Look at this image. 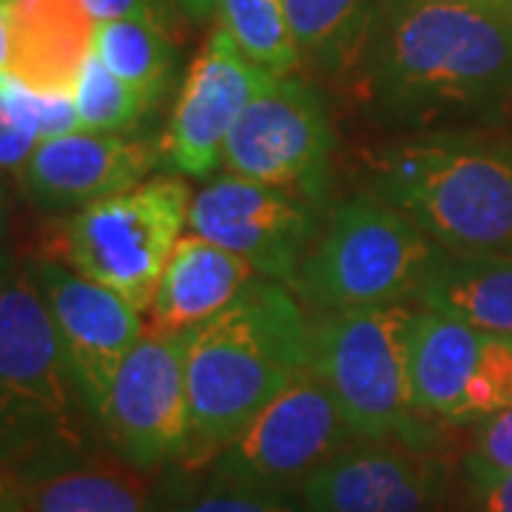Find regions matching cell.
<instances>
[{"label":"cell","mask_w":512,"mask_h":512,"mask_svg":"<svg viewBox=\"0 0 512 512\" xmlns=\"http://www.w3.org/2000/svg\"><path fill=\"white\" fill-rule=\"evenodd\" d=\"M362 66L370 97L393 114L484 109L512 92V18L444 0H387Z\"/></svg>","instance_id":"6da1fadb"},{"label":"cell","mask_w":512,"mask_h":512,"mask_svg":"<svg viewBox=\"0 0 512 512\" xmlns=\"http://www.w3.org/2000/svg\"><path fill=\"white\" fill-rule=\"evenodd\" d=\"M311 325L279 282H256L185 333L188 464L214 461L308 367Z\"/></svg>","instance_id":"7a4b0ae2"},{"label":"cell","mask_w":512,"mask_h":512,"mask_svg":"<svg viewBox=\"0 0 512 512\" xmlns=\"http://www.w3.org/2000/svg\"><path fill=\"white\" fill-rule=\"evenodd\" d=\"M367 194L453 254H512V140L433 131L373 151Z\"/></svg>","instance_id":"3957f363"},{"label":"cell","mask_w":512,"mask_h":512,"mask_svg":"<svg viewBox=\"0 0 512 512\" xmlns=\"http://www.w3.org/2000/svg\"><path fill=\"white\" fill-rule=\"evenodd\" d=\"M439 245L373 194L330 214L296 276V291L322 313L416 299Z\"/></svg>","instance_id":"277c9868"},{"label":"cell","mask_w":512,"mask_h":512,"mask_svg":"<svg viewBox=\"0 0 512 512\" xmlns=\"http://www.w3.org/2000/svg\"><path fill=\"white\" fill-rule=\"evenodd\" d=\"M413 311L373 305L322 313L308 336V367L325 382L359 439H390L416 413L407 330Z\"/></svg>","instance_id":"5b68a950"},{"label":"cell","mask_w":512,"mask_h":512,"mask_svg":"<svg viewBox=\"0 0 512 512\" xmlns=\"http://www.w3.org/2000/svg\"><path fill=\"white\" fill-rule=\"evenodd\" d=\"M191 188L180 177H151L89 202L66 225L63 254L74 271L148 311L165 262L183 237Z\"/></svg>","instance_id":"8992f818"},{"label":"cell","mask_w":512,"mask_h":512,"mask_svg":"<svg viewBox=\"0 0 512 512\" xmlns=\"http://www.w3.org/2000/svg\"><path fill=\"white\" fill-rule=\"evenodd\" d=\"M359 436L325 382L305 367L211 461V476L268 493L299 487Z\"/></svg>","instance_id":"52a82bcc"},{"label":"cell","mask_w":512,"mask_h":512,"mask_svg":"<svg viewBox=\"0 0 512 512\" xmlns=\"http://www.w3.org/2000/svg\"><path fill=\"white\" fill-rule=\"evenodd\" d=\"M0 387L6 447L72 439V370L29 271L6 276L0 293Z\"/></svg>","instance_id":"ba28073f"},{"label":"cell","mask_w":512,"mask_h":512,"mask_svg":"<svg viewBox=\"0 0 512 512\" xmlns=\"http://www.w3.org/2000/svg\"><path fill=\"white\" fill-rule=\"evenodd\" d=\"M416 413L487 419L512 407V339L439 311H413L407 330Z\"/></svg>","instance_id":"9c48e42d"},{"label":"cell","mask_w":512,"mask_h":512,"mask_svg":"<svg viewBox=\"0 0 512 512\" xmlns=\"http://www.w3.org/2000/svg\"><path fill=\"white\" fill-rule=\"evenodd\" d=\"M94 419L111 450L137 470L183 458L188 450L185 333L143 330Z\"/></svg>","instance_id":"30bf717a"},{"label":"cell","mask_w":512,"mask_h":512,"mask_svg":"<svg viewBox=\"0 0 512 512\" xmlns=\"http://www.w3.org/2000/svg\"><path fill=\"white\" fill-rule=\"evenodd\" d=\"M330 126L325 106L296 77H274L231 128L222 168L234 177L322 197Z\"/></svg>","instance_id":"8fae6325"},{"label":"cell","mask_w":512,"mask_h":512,"mask_svg":"<svg viewBox=\"0 0 512 512\" xmlns=\"http://www.w3.org/2000/svg\"><path fill=\"white\" fill-rule=\"evenodd\" d=\"M191 234L211 239L279 285H296L311 248L313 217L302 194L225 174L191 200Z\"/></svg>","instance_id":"7c38bea8"},{"label":"cell","mask_w":512,"mask_h":512,"mask_svg":"<svg viewBox=\"0 0 512 512\" xmlns=\"http://www.w3.org/2000/svg\"><path fill=\"white\" fill-rule=\"evenodd\" d=\"M29 274L55 319L77 399L97 416L123 359L146 330L140 311L117 291L74 271L69 262L37 259Z\"/></svg>","instance_id":"4fadbf2b"},{"label":"cell","mask_w":512,"mask_h":512,"mask_svg":"<svg viewBox=\"0 0 512 512\" xmlns=\"http://www.w3.org/2000/svg\"><path fill=\"white\" fill-rule=\"evenodd\" d=\"M271 80L274 74L248 60L237 43L217 29L185 74L160 146L165 163L194 180L214 177L222 168L231 128Z\"/></svg>","instance_id":"5bb4252c"},{"label":"cell","mask_w":512,"mask_h":512,"mask_svg":"<svg viewBox=\"0 0 512 512\" xmlns=\"http://www.w3.org/2000/svg\"><path fill=\"white\" fill-rule=\"evenodd\" d=\"M322 464L305 484L308 512H433L447 464L410 444L362 439Z\"/></svg>","instance_id":"9a60e30c"},{"label":"cell","mask_w":512,"mask_h":512,"mask_svg":"<svg viewBox=\"0 0 512 512\" xmlns=\"http://www.w3.org/2000/svg\"><path fill=\"white\" fill-rule=\"evenodd\" d=\"M157 151L120 134L72 131L43 140L23 165L20 177L32 200L66 208L89 205L148 180Z\"/></svg>","instance_id":"2e32d148"},{"label":"cell","mask_w":512,"mask_h":512,"mask_svg":"<svg viewBox=\"0 0 512 512\" xmlns=\"http://www.w3.org/2000/svg\"><path fill=\"white\" fill-rule=\"evenodd\" d=\"M3 74L43 94H72L94 49L97 23L83 0H3Z\"/></svg>","instance_id":"e0dca14e"},{"label":"cell","mask_w":512,"mask_h":512,"mask_svg":"<svg viewBox=\"0 0 512 512\" xmlns=\"http://www.w3.org/2000/svg\"><path fill=\"white\" fill-rule=\"evenodd\" d=\"M254 265L200 234H183L165 262L154 299L151 325L163 333H191L228 311L254 285Z\"/></svg>","instance_id":"ac0fdd59"},{"label":"cell","mask_w":512,"mask_h":512,"mask_svg":"<svg viewBox=\"0 0 512 512\" xmlns=\"http://www.w3.org/2000/svg\"><path fill=\"white\" fill-rule=\"evenodd\" d=\"M143 470L128 461L43 464L18 478L9 512H151Z\"/></svg>","instance_id":"d6986e66"},{"label":"cell","mask_w":512,"mask_h":512,"mask_svg":"<svg viewBox=\"0 0 512 512\" xmlns=\"http://www.w3.org/2000/svg\"><path fill=\"white\" fill-rule=\"evenodd\" d=\"M413 302L512 339V254H453L439 248Z\"/></svg>","instance_id":"ffe728a7"},{"label":"cell","mask_w":512,"mask_h":512,"mask_svg":"<svg viewBox=\"0 0 512 512\" xmlns=\"http://www.w3.org/2000/svg\"><path fill=\"white\" fill-rule=\"evenodd\" d=\"M387 0H285L299 52L325 69L362 60Z\"/></svg>","instance_id":"44dd1931"},{"label":"cell","mask_w":512,"mask_h":512,"mask_svg":"<svg viewBox=\"0 0 512 512\" xmlns=\"http://www.w3.org/2000/svg\"><path fill=\"white\" fill-rule=\"evenodd\" d=\"M94 55L131 89H137L146 106H154L163 97L168 77L177 66V49L165 35L163 20L154 18L97 23Z\"/></svg>","instance_id":"7402d4cb"},{"label":"cell","mask_w":512,"mask_h":512,"mask_svg":"<svg viewBox=\"0 0 512 512\" xmlns=\"http://www.w3.org/2000/svg\"><path fill=\"white\" fill-rule=\"evenodd\" d=\"M217 20L239 52L265 72L288 77L299 66L302 52L293 40L285 0H217Z\"/></svg>","instance_id":"603a6c76"},{"label":"cell","mask_w":512,"mask_h":512,"mask_svg":"<svg viewBox=\"0 0 512 512\" xmlns=\"http://www.w3.org/2000/svg\"><path fill=\"white\" fill-rule=\"evenodd\" d=\"M72 97L80 131H94V134L126 131L148 109L140 92L111 72L109 66L94 55V49L77 74Z\"/></svg>","instance_id":"cb8c5ba5"},{"label":"cell","mask_w":512,"mask_h":512,"mask_svg":"<svg viewBox=\"0 0 512 512\" xmlns=\"http://www.w3.org/2000/svg\"><path fill=\"white\" fill-rule=\"evenodd\" d=\"M3 100V128H0V157L6 171H23L32 151L43 143L40 131V92L23 86L15 77L3 74L0 83Z\"/></svg>","instance_id":"d4e9b609"},{"label":"cell","mask_w":512,"mask_h":512,"mask_svg":"<svg viewBox=\"0 0 512 512\" xmlns=\"http://www.w3.org/2000/svg\"><path fill=\"white\" fill-rule=\"evenodd\" d=\"M168 512H296V507L282 493H268L211 476L205 487L180 498Z\"/></svg>","instance_id":"484cf974"},{"label":"cell","mask_w":512,"mask_h":512,"mask_svg":"<svg viewBox=\"0 0 512 512\" xmlns=\"http://www.w3.org/2000/svg\"><path fill=\"white\" fill-rule=\"evenodd\" d=\"M473 464L484 470L512 473V407L484 419Z\"/></svg>","instance_id":"4316f807"},{"label":"cell","mask_w":512,"mask_h":512,"mask_svg":"<svg viewBox=\"0 0 512 512\" xmlns=\"http://www.w3.org/2000/svg\"><path fill=\"white\" fill-rule=\"evenodd\" d=\"M476 476V510L473 512H512V473L484 470L473 464Z\"/></svg>","instance_id":"83f0119b"},{"label":"cell","mask_w":512,"mask_h":512,"mask_svg":"<svg viewBox=\"0 0 512 512\" xmlns=\"http://www.w3.org/2000/svg\"><path fill=\"white\" fill-rule=\"evenodd\" d=\"M94 23L120 18L163 20V0H83Z\"/></svg>","instance_id":"f1b7e54d"},{"label":"cell","mask_w":512,"mask_h":512,"mask_svg":"<svg viewBox=\"0 0 512 512\" xmlns=\"http://www.w3.org/2000/svg\"><path fill=\"white\" fill-rule=\"evenodd\" d=\"M453 6H467V9H478L487 15H501V18H512V0H444Z\"/></svg>","instance_id":"f546056e"},{"label":"cell","mask_w":512,"mask_h":512,"mask_svg":"<svg viewBox=\"0 0 512 512\" xmlns=\"http://www.w3.org/2000/svg\"><path fill=\"white\" fill-rule=\"evenodd\" d=\"M177 6L183 9L185 15L191 20H208L214 12H217V0H177Z\"/></svg>","instance_id":"4dcf8cb0"}]
</instances>
